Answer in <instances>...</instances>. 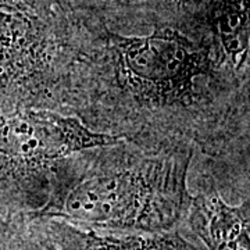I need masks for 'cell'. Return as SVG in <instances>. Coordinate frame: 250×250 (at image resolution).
I'll use <instances>...</instances> for the list:
<instances>
[{"instance_id":"obj_8","label":"cell","mask_w":250,"mask_h":250,"mask_svg":"<svg viewBox=\"0 0 250 250\" xmlns=\"http://www.w3.org/2000/svg\"><path fill=\"white\" fill-rule=\"evenodd\" d=\"M211 0H103V20L131 17L153 27L190 28L199 24Z\"/></svg>"},{"instance_id":"obj_10","label":"cell","mask_w":250,"mask_h":250,"mask_svg":"<svg viewBox=\"0 0 250 250\" xmlns=\"http://www.w3.org/2000/svg\"><path fill=\"white\" fill-rule=\"evenodd\" d=\"M0 250H41L29 218L0 217Z\"/></svg>"},{"instance_id":"obj_4","label":"cell","mask_w":250,"mask_h":250,"mask_svg":"<svg viewBox=\"0 0 250 250\" xmlns=\"http://www.w3.org/2000/svg\"><path fill=\"white\" fill-rule=\"evenodd\" d=\"M65 62L62 18L0 11V111L60 113Z\"/></svg>"},{"instance_id":"obj_7","label":"cell","mask_w":250,"mask_h":250,"mask_svg":"<svg viewBox=\"0 0 250 250\" xmlns=\"http://www.w3.org/2000/svg\"><path fill=\"white\" fill-rule=\"evenodd\" d=\"M200 22L233 68L250 75L249 0H211Z\"/></svg>"},{"instance_id":"obj_5","label":"cell","mask_w":250,"mask_h":250,"mask_svg":"<svg viewBox=\"0 0 250 250\" xmlns=\"http://www.w3.org/2000/svg\"><path fill=\"white\" fill-rule=\"evenodd\" d=\"M206 250H249V197L239 206L228 205L217 189V181L205 175L202 189L190 195L182 224Z\"/></svg>"},{"instance_id":"obj_3","label":"cell","mask_w":250,"mask_h":250,"mask_svg":"<svg viewBox=\"0 0 250 250\" xmlns=\"http://www.w3.org/2000/svg\"><path fill=\"white\" fill-rule=\"evenodd\" d=\"M121 141L56 111H0V217L36 218L70 178L77 154Z\"/></svg>"},{"instance_id":"obj_1","label":"cell","mask_w":250,"mask_h":250,"mask_svg":"<svg viewBox=\"0 0 250 250\" xmlns=\"http://www.w3.org/2000/svg\"><path fill=\"white\" fill-rule=\"evenodd\" d=\"M64 116L146 149L192 147L248 168L249 75L236 71L205 25L113 32L67 21Z\"/></svg>"},{"instance_id":"obj_9","label":"cell","mask_w":250,"mask_h":250,"mask_svg":"<svg viewBox=\"0 0 250 250\" xmlns=\"http://www.w3.org/2000/svg\"><path fill=\"white\" fill-rule=\"evenodd\" d=\"M43 17L62 20H89L102 18L103 0H34Z\"/></svg>"},{"instance_id":"obj_11","label":"cell","mask_w":250,"mask_h":250,"mask_svg":"<svg viewBox=\"0 0 250 250\" xmlns=\"http://www.w3.org/2000/svg\"><path fill=\"white\" fill-rule=\"evenodd\" d=\"M32 225V224H31ZM32 229H34V232H35L36 235V238H38V243H39V249L41 250H57L56 248H54L53 245L50 243V242L47 241V239H45L42 235H39V233L36 232L35 231V228L32 227Z\"/></svg>"},{"instance_id":"obj_6","label":"cell","mask_w":250,"mask_h":250,"mask_svg":"<svg viewBox=\"0 0 250 250\" xmlns=\"http://www.w3.org/2000/svg\"><path fill=\"white\" fill-rule=\"evenodd\" d=\"M31 224L57 250H202L179 228L163 232H110L59 218H34Z\"/></svg>"},{"instance_id":"obj_2","label":"cell","mask_w":250,"mask_h":250,"mask_svg":"<svg viewBox=\"0 0 250 250\" xmlns=\"http://www.w3.org/2000/svg\"><path fill=\"white\" fill-rule=\"evenodd\" d=\"M193 156L192 147L146 149L128 141L85 150L36 218L110 232L175 229L190 202L188 171Z\"/></svg>"}]
</instances>
